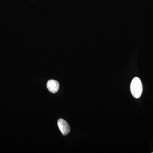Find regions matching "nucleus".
Segmentation results:
<instances>
[{
    "mask_svg": "<svg viewBox=\"0 0 153 153\" xmlns=\"http://www.w3.org/2000/svg\"><path fill=\"white\" fill-rule=\"evenodd\" d=\"M47 86L50 92L52 93H55L59 89V82L54 79H50L47 82Z\"/></svg>",
    "mask_w": 153,
    "mask_h": 153,
    "instance_id": "7ed1b4c3",
    "label": "nucleus"
},
{
    "mask_svg": "<svg viewBox=\"0 0 153 153\" xmlns=\"http://www.w3.org/2000/svg\"><path fill=\"white\" fill-rule=\"evenodd\" d=\"M57 125L60 131L63 135H66L69 133L70 131V126L66 121L62 119H60L57 121Z\"/></svg>",
    "mask_w": 153,
    "mask_h": 153,
    "instance_id": "f03ea898",
    "label": "nucleus"
},
{
    "mask_svg": "<svg viewBox=\"0 0 153 153\" xmlns=\"http://www.w3.org/2000/svg\"><path fill=\"white\" fill-rule=\"evenodd\" d=\"M130 88L133 96L134 98H139L143 92L142 83L139 78L136 77L132 79L131 84Z\"/></svg>",
    "mask_w": 153,
    "mask_h": 153,
    "instance_id": "f257e3e1",
    "label": "nucleus"
}]
</instances>
